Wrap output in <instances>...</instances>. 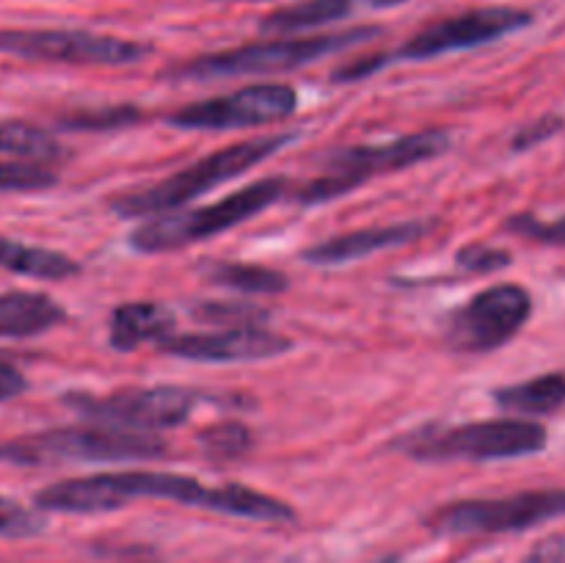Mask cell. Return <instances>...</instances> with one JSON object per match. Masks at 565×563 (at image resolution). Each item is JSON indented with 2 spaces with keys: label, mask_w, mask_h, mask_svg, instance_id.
<instances>
[{
  "label": "cell",
  "mask_w": 565,
  "mask_h": 563,
  "mask_svg": "<svg viewBox=\"0 0 565 563\" xmlns=\"http://www.w3.org/2000/svg\"><path fill=\"white\" fill-rule=\"evenodd\" d=\"M55 182L58 177L44 166L0 160V191H44V188H53Z\"/></svg>",
  "instance_id": "cell-26"
},
{
  "label": "cell",
  "mask_w": 565,
  "mask_h": 563,
  "mask_svg": "<svg viewBox=\"0 0 565 563\" xmlns=\"http://www.w3.org/2000/svg\"><path fill=\"white\" fill-rule=\"evenodd\" d=\"M287 144H290V136H259L232 144V147L218 149V152L196 160V163L166 177V180L138 188V191L119 193L116 199H110V210L121 219H152V215L174 213L182 204L193 202L202 193L213 191V188L224 185V182L241 177L243 171L268 160Z\"/></svg>",
  "instance_id": "cell-2"
},
{
  "label": "cell",
  "mask_w": 565,
  "mask_h": 563,
  "mask_svg": "<svg viewBox=\"0 0 565 563\" xmlns=\"http://www.w3.org/2000/svg\"><path fill=\"white\" fill-rule=\"evenodd\" d=\"M138 110L130 105H110V108L92 110H72V114L58 116L61 130H116L138 119Z\"/></svg>",
  "instance_id": "cell-23"
},
{
  "label": "cell",
  "mask_w": 565,
  "mask_h": 563,
  "mask_svg": "<svg viewBox=\"0 0 565 563\" xmlns=\"http://www.w3.org/2000/svg\"><path fill=\"white\" fill-rule=\"evenodd\" d=\"M557 130H561V119H555V116H552V119H541V121H535V125L524 127V130L513 138V147L527 149V147H533V144L550 138L552 132H557Z\"/></svg>",
  "instance_id": "cell-33"
},
{
  "label": "cell",
  "mask_w": 565,
  "mask_h": 563,
  "mask_svg": "<svg viewBox=\"0 0 565 563\" xmlns=\"http://www.w3.org/2000/svg\"><path fill=\"white\" fill-rule=\"evenodd\" d=\"M522 563H565V533L550 535L541 544H535Z\"/></svg>",
  "instance_id": "cell-30"
},
{
  "label": "cell",
  "mask_w": 565,
  "mask_h": 563,
  "mask_svg": "<svg viewBox=\"0 0 565 563\" xmlns=\"http://www.w3.org/2000/svg\"><path fill=\"white\" fill-rule=\"evenodd\" d=\"M0 53L55 64L121 66L147 59L152 47L119 36H103L66 28H6L0 31Z\"/></svg>",
  "instance_id": "cell-10"
},
{
  "label": "cell",
  "mask_w": 565,
  "mask_h": 563,
  "mask_svg": "<svg viewBox=\"0 0 565 563\" xmlns=\"http://www.w3.org/2000/svg\"><path fill=\"white\" fill-rule=\"evenodd\" d=\"M292 342L265 326H237L224 331H199V334H169L160 342V351L188 362L232 364L265 362L287 353Z\"/></svg>",
  "instance_id": "cell-14"
},
{
  "label": "cell",
  "mask_w": 565,
  "mask_h": 563,
  "mask_svg": "<svg viewBox=\"0 0 565 563\" xmlns=\"http://www.w3.org/2000/svg\"><path fill=\"white\" fill-rule=\"evenodd\" d=\"M447 149H450V132L439 130V127L412 132V136L392 138V141L384 144L345 147L326 160L323 174L318 180L307 182L296 193V202L307 204V208L331 202V199H340L345 193H351L353 188L364 185L373 177L425 163V160H434L439 155H445Z\"/></svg>",
  "instance_id": "cell-6"
},
{
  "label": "cell",
  "mask_w": 565,
  "mask_h": 563,
  "mask_svg": "<svg viewBox=\"0 0 565 563\" xmlns=\"http://www.w3.org/2000/svg\"><path fill=\"white\" fill-rule=\"evenodd\" d=\"M64 403L88 423L147 434V431H166L185 423L199 403V395L180 386H143V390H119L103 397L70 392Z\"/></svg>",
  "instance_id": "cell-9"
},
{
  "label": "cell",
  "mask_w": 565,
  "mask_h": 563,
  "mask_svg": "<svg viewBox=\"0 0 565 563\" xmlns=\"http://www.w3.org/2000/svg\"><path fill=\"white\" fill-rule=\"evenodd\" d=\"M285 191L287 182L281 177H268V180H257L241 191L230 193L221 202L204 204L196 210H182V213L174 210V213L152 215L132 230L130 246L138 254H166L193 246V243H202L254 219L259 210L279 202Z\"/></svg>",
  "instance_id": "cell-3"
},
{
  "label": "cell",
  "mask_w": 565,
  "mask_h": 563,
  "mask_svg": "<svg viewBox=\"0 0 565 563\" xmlns=\"http://www.w3.org/2000/svg\"><path fill=\"white\" fill-rule=\"evenodd\" d=\"M533 315V298L522 285H494L472 296L447 323V342L463 353L505 346Z\"/></svg>",
  "instance_id": "cell-12"
},
{
  "label": "cell",
  "mask_w": 565,
  "mask_h": 563,
  "mask_svg": "<svg viewBox=\"0 0 565 563\" xmlns=\"http://www.w3.org/2000/svg\"><path fill=\"white\" fill-rule=\"evenodd\" d=\"M0 152L36 166L58 163L64 158V147L53 132L22 119H0Z\"/></svg>",
  "instance_id": "cell-21"
},
{
  "label": "cell",
  "mask_w": 565,
  "mask_h": 563,
  "mask_svg": "<svg viewBox=\"0 0 565 563\" xmlns=\"http://www.w3.org/2000/svg\"><path fill=\"white\" fill-rule=\"evenodd\" d=\"M169 447L160 436L92 423L42 431V434L3 442L0 461H138V458H158Z\"/></svg>",
  "instance_id": "cell-7"
},
{
  "label": "cell",
  "mask_w": 565,
  "mask_h": 563,
  "mask_svg": "<svg viewBox=\"0 0 565 563\" xmlns=\"http://www.w3.org/2000/svg\"><path fill=\"white\" fill-rule=\"evenodd\" d=\"M379 36V28H353L342 33H323V36H296V39H268V42L243 44V47L221 50V53L202 55L185 61L171 70L177 81H207V77H237V75H274L290 72L320 61L323 55L342 53V50L362 44Z\"/></svg>",
  "instance_id": "cell-5"
},
{
  "label": "cell",
  "mask_w": 565,
  "mask_h": 563,
  "mask_svg": "<svg viewBox=\"0 0 565 563\" xmlns=\"http://www.w3.org/2000/svg\"><path fill=\"white\" fill-rule=\"evenodd\" d=\"M434 230V221H401V224L367 226V230L348 232V235L329 237L323 243L303 248L301 257L312 265H345L353 259H362L367 254L386 252V248L406 246V243L419 241Z\"/></svg>",
  "instance_id": "cell-15"
},
{
  "label": "cell",
  "mask_w": 565,
  "mask_h": 563,
  "mask_svg": "<svg viewBox=\"0 0 565 563\" xmlns=\"http://www.w3.org/2000/svg\"><path fill=\"white\" fill-rule=\"evenodd\" d=\"M533 22V14L513 6H483V9L463 11V14L447 17L414 33L392 59L403 61H428L436 55L458 53V50H472L480 44H491L497 39L516 33Z\"/></svg>",
  "instance_id": "cell-13"
},
{
  "label": "cell",
  "mask_w": 565,
  "mask_h": 563,
  "mask_svg": "<svg viewBox=\"0 0 565 563\" xmlns=\"http://www.w3.org/2000/svg\"><path fill=\"white\" fill-rule=\"evenodd\" d=\"M174 334V312L158 301H127L110 312L108 342L114 351H136L143 342Z\"/></svg>",
  "instance_id": "cell-16"
},
{
  "label": "cell",
  "mask_w": 565,
  "mask_h": 563,
  "mask_svg": "<svg viewBox=\"0 0 565 563\" xmlns=\"http://www.w3.org/2000/svg\"><path fill=\"white\" fill-rule=\"evenodd\" d=\"M392 55H373V59H362V61H353V64H348L345 70L334 72V81H342V83H351V81H362V77L373 75V72H379L381 66L390 64Z\"/></svg>",
  "instance_id": "cell-32"
},
{
  "label": "cell",
  "mask_w": 565,
  "mask_h": 563,
  "mask_svg": "<svg viewBox=\"0 0 565 563\" xmlns=\"http://www.w3.org/2000/svg\"><path fill=\"white\" fill-rule=\"evenodd\" d=\"M364 3L373 6V9H392V6H403L408 0H364Z\"/></svg>",
  "instance_id": "cell-34"
},
{
  "label": "cell",
  "mask_w": 565,
  "mask_h": 563,
  "mask_svg": "<svg viewBox=\"0 0 565 563\" xmlns=\"http://www.w3.org/2000/svg\"><path fill=\"white\" fill-rule=\"evenodd\" d=\"M565 517V489H533L494 500H458L430 517L436 535L522 533Z\"/></svg>",
  "instance_id": "cell-8"
},
{
  "label": "cell",
  "mask_w": 565,
  "mask_h": 563,
  "mask_svg": "<svg viewBox=\"0 0 565 563\" xmlns=\"http://www.w3.org/2000/svg\"><path fill=\"white\" fill-rule=\"evenodd\" d=\"M199 442H202V450L210 458L226 461V458H241L243 453H248V447H252V431L243 423H218L213 428L202 431Z\"/></svg>",
  "instance_id": "cell-24"
},
{
  "label": "cell",
  "mask_w": 565,
  "mask_h": 563,
  "mask_svg": "<svg viewBox=\"0 0 565 563\" xmlns=\"http://www.w3.org/2000/svg\"><path fill=\"white\" fill-rule=\"evenodd\" d=\"M494 403L508 414L519 417H541L565 406V375L546 373L539 379L519 381V384L494 390Z\"/></svg>",
  "instance_id": "cell-18"
},
{
  "label": "cell",
  "mask_w": 565,
  "mask_h": 563,
  "mask_svg": "<svg viewBox=\"0 0 565 563\" xmlns=\"http://www.w3.org/2000/svg\"><path fill=\"white\" fill-rule=\"evenodd\" d=\"M204 276H207L213 285L230 287V290L241 293H263V296H276V293L287 290V276H281L279 270L265 268V265H252V263H218L204 265Z\"/></svg>",
  "instance_id": "cell-22"
},
{
  "label": "cell",
  "mask_w": 565,
  "mask_h": 563,
  "mask_svg": "<svg viewBox=\"0 0 565 563\" xmlns=\"http://www.w3.org/2000/svg\"><path fill=\"white\" fill-rule=\"evenodd\" d=\"M171 500L180 506L204 508L224 517L252 519V522H292L296 511L279 497L248 489L241 484L204 486L191 475L154 472V469H127V472H99L86 478H70L36 491L33 502L50 513H108L119 511L132 500Z\"/></svg>",
  "instance_id": "cell-1"
},
{
  "label": "cell",
  "mask_w": 565,
  "mask_h": 563,
  "mask_svg": "<svg viewBox=\"0 0 565 563\" xmlns=\"http://www.w3.org/2000/svg\"><path fill=\"white\" fill-rule=\"evenodd\" d=\"M546 428L527 417H497L478 423L408 434L397 450L419 461H500L535 456L546 447Z\"/></svg>",
  "instance_id": "cell-4"
},
{
  "label": "cell",
  "mask_w": 565,
  "mask_h": 563,
  "mask_svg": "<svg viewBox=\"0 0 565 563\" xmlns=\"http://www.w3.org/2000/svg\"><path fill=\"white\" fill-rule=\"evenodd\" d=\"M298 94L287 83H254L224 97L191 103L166 116L177 130H237L285 121L296 114Z\"/></svg>",
  "instance_id": "cell-11"
},
{
  "label": "cell",
  "mask_w": 565,
  "mask_h": 563,
  "mask_svg": "<svg viewBox=\"0 0 565 563\" xmlns=\"http://www.w3.org/2000/svg\"><path fill=\"white\" fill-rule=\"evenodd\" d=\"M0 268L17 276H31V279H70L81 274V265L66 254L53 252L44 246H28V243L11 241L0 235Z\"/></svg>",
  "instance_id": "cell-19"
},
{
  "label": "cell",
  "mask_w": 565,
  "mask_h": 563,
  "mask_svg": "<svg viewBox=\"0 0 565 563\" xmlns=\"http://www.w3.org/2000/svg\"><path fill=\"white\" fill-rule=\"evenodd\" d=\"M44 530V519L11 497L0 495V539H33Z\"/></svg>",
  "instance_id": "cell-27"
},
{
  "label": "cell",
  "mask_w": 565,
  "mask_h": 563,
  "mask_svg": "<svg viewBox=\"0 0 565 563\" xmlns=\"http://www.w3.org/2000/svg\"><path fill=\"white\" fill-rule=\"evenodd\" d=\"M193 315L202 318L204 323L215 326H263V320H268V312L254 304H226V301H204L199 307H193Z\"/></svg>",
  "instance_id": "cell-25"
},
{
  "label": "cell",
  "mask_w": 565,
  "mask_h": 563,
  "mask_svg": "<svg viewBox=\"0 0 565 563\" xmlns=\"http://www.w3.org/2000/svg\"><path fill=\"white\" fill-rule=\"evenodd\" d=\"M458 265L469 274H491V270H500L505 265H511V254L502 252V248L483 246V243H475V246L461 248L456 254Z\"/></svg>",
  "instance_id": "cell-29"
},
{
  "label": "cell",
  "mask_w": 565,
  "mask_h": 563,
  "mask_svg": "<svg viewBox=\"0 0 565 563\" xmlns=\"http://www.w3.org/2000/svg\"><path fill=\"white\" fill-rule=\"evenodd\" d=\"M356 0H298V3L276 9L259 22V31L268 36H290V33L309 31V28L329 25L351 14Z\"/></svg>",
  "instance_id": "cell-20"
},
{
  "label": "cell",
  "mask_w": 565,
  "mask_h": 563,
  "mask_svg": "<svg viewBox=\"0 0 565 563\" xmlns=\"http://www.w3.org/2000/svg\"><path fill=\"white\" fill-rule=\"evenodd\" d=\"M28 390V379L9 364L6 359H0V403L11 401V397H20Z\"/></svg>",
  "instance_id": "cell-31"
},
{
  "label": "cell",
  "mask_w": 565,
  "mask_h": 563,
  "mask_svg": "<svg viewBox=\"0 0 565 563\" xmlns=\"http://www.w3.org/2000/svg\"><path fill=\"white\" fill-rule=\"evenodd\" d=\"M508 230L530 241L550 243V246H565V215L557 221H539L533 215H516L508 221Z\"/></svg>",
  "instance_id": "cell-28"
},
{
  "label": "cell",
  "mask_w": 565,
  "mask_h": 563,
  "mask_svg": "<svg viewBox=\"0 0 565 563\" xmlns=\"http://www.w3.org/2000/svg\"><path fill=\"white\" fill-rule=\"evenodd\" d=\"M0 445H3V442H0Z\"/></svg>",
  "instance_id": "cell-35"
},
{
  "label": "cell",
  "mask_w": 565,
  "mask_h": 563,
  "mask_svg": "<svg viewBox=\"0 0 565 563\" xmlns=\"http://www.w3.org/2000/svg\"><path fill=\"white\" fill-rule=\"evenodd\" d=\"M66 318L55 298L33 290L0 293V337H36L58 326Z\"/></svg>",
  "instance_id": "cell-17"
}]
</instances>
